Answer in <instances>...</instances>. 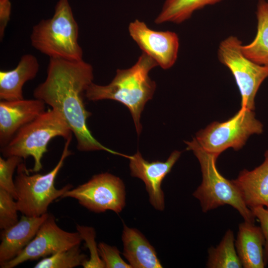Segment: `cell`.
<instances>
[{
  "mask_svg": "<svg viewBox=\"0 0 268 268\" xmlns=\"http://www.w3.org/2000/svg\"><path fill=\"white\" fill-rule=\"evenodd\" d=\"M47 74L46 79L34 90L33 96L62 115L75 137L77 149L121 155L97 140L87 127L91 113L85 108L83 95L93 83L92 66L83 60L50 58Z\"/></svg>",
  "mask_w": 268,
  "mask_h": 268,
  "instance_id": "1",
  "label": "cell"
},
{
  "mask_svg": "<svg viewBox=\"0 0 268 268\" xmlns=\"http://www.w3.org/2000/svg\"><path fill=\"white\" fill-rule=\"evenodd\" d=\"M156 66L157 63L142 52L132 67L118 69L115 76L108 85L92 83L85 96L90 101L110 99L124 105L131 112L139 135L142 130L141 114L146 102L152 98L156 89V83L150 79L149 73Z\"/></svg>",
  "mask_w": 268,
  "mask_h": 268,
  "instance_id": "2",
  "label": "cell"
},
{
  "mask_svg": "<svg viewBox=\"0 0 268 268\" xmlns=\"http://www.w3.org/2000/svg\"><path fill=\"white\" fill-rule=\"evenodd\" d=\"M185 143L186 149L193 152L201 166L202 181L193 196L199 201L202 211L205 213L228 204L238 211L244 221L255 223L256 217L236 186L217 170L216 162L219 155L204 150L195 137Z\"/></svg>",
  "mask_w": 268,
  "mask_h": 268,
  "instance_id": "3",
  "label": "cell"
},
{
  "mask_svg": "<svg viewBox=\"0 0 268 268\" xmlns=\"http://www.w3.org/2000/svg\"><path fill=\"white\" fill-rule=\"evenodd\" d=\"M79 28L68 0H59L53 16L33 27L31 43L50 58L70 61L83 60L78 43Z\"/></svg>",
  "mask_w": 268,
  "mask_h": 268,
  "instance_id": "4",
  "label": "cell"
},
{
  "mask_svg": "<svg viewBox=\"0 0 268 268\" xmlns=\"http://www.w3.org/2000/svg\"><path fill=\"white\" fill-rule=\"evenodd\" d=\"M72 134L62 115L55 110L49 109L21 127L5 146L0 147V152L5 158L16 156L26 159L32 156L34 166L31 171L37 172L42 169L41 160L50 140L57 136L66 140Z\"/></svg>",
  "mask_w": 268,
  "mask_h": 268,
  "instance_id": "5",
  "label": "cell"
},
{
  "mask_svg": "<svg viewBox=\"0 0 268 268\" xmlns=\"http://www.w3.org/2000/svg\"><path fill=\"white\" fill-rule=\"evenodd\" d=\"M71 139L72 136L66 140L59 162L49 172L30 175L23 162L18 166L14 181L17 195L15 201L18 211L23 215L38 217L47 213L49 205L72 188L70 184L60 189H57L55 186L56 178L64 161L71 154L69 150Z\"/></svg>",
  "mask_w": 268,
  "mask_h": 268,
  "instance_id": "6",
  "label": "cell"
},
{
  "mask_svg": "<svg viewBox=\"0 0 268 268\" xmlns=\"http://www.w3.org/2000/svg\"><path fill=\"white\" fill-rule=\"evenodd\" d=\"M263 131V125L256 118L254 111L241 107L227 121L212 122L199 131L195 138L204 150L219 155L229 148L240 150L250 135Z\"/></svg>",
  "mask_w": 268,
  "mask_h": 268,
  "instance_id": "7",
  "label": "cell"
},
{
  "mask_svg": "<svg viewBox=\"0 0 268 268\" xmlns=\"http://www.w3.org/2000/svg\"><path fill=\"white\" fill-rule=\"evenodd\" d=\"M242 45L237 37L229 36L219 43L217 58L233 75L241 94V107L254 111L256 94L268 77V66L257 64L246 57Z\"/></svg>",
  "mask_w": 268,
  "mask_h": 268,
  "instance_id": "8",
  "label": "cell"
},
{
  "mask_svg": "<svg viewBox=\"0 0 268 268\" xmlns=\"http://www.w3.org/2000/svg\"><path fill=\"white\" fill-rule=\"evenodd\" d=\"M126 188L123 181L109 173L94 175L88 181L67 191L61 198H72L89 210L100 213L120 212L126 205Z\"/></svg>",
  "mask_w": 268,
  "mask_h": 268,
  "instance_id": "9",
  "label": "cell"
},
{
  "mask_svg": "<svg viewBox=\"0 0 268 268\" xmlns=\"http://www.w3.org/2000/svg\"><path fill=\"white\" fill-rule=\"evenodd\" d=\"M82 241L77 231L69 232L63 230L57 224L54 217L49 214L21 253L0 265V268H12L29 260L44 258L79 245Z\"/></svg>",
  "mask_w": 268,
  "mask_h": 268,
  "instance_id": "10",
  "label": "cell"
},
{
  "mask_svg": "<svg viewBox=\"0 0 268 268\" xmlns=\"http://www.w3.org/2000/svg\"><path fill=\"white\" fill-rule=\"evenodd\" d=\"M129 32L142 52L153 59L164 69L176 63L179 48V38L174 32L155 31L138 19L131 22Z\"/></svg>",
  "mask_w": 268,
  "mask_h": 268,
  "instance_id": "11",
  "label": "cell"
},
{
  "mask_svg": "<svg viewBox=\"0 0 268 268\" xmlns=\"http://www.w3.org/2000/svg\"><path fill=\"white\" fill-rule=\"evenodd\" d=\"M181 154V151L175 150L165 161L149 162L143 158L138 151L127 157L130 160L131 175L143 181L149 201L157 210L163 211L165 208L164 194L161 188L162 181L170 172Z\"/></svg>",
  "mask_w": 268,
  "mask_h": 268,
  "instance_id": "12",
  "label": "cell"
},
{
  "mask_svg": "<svg viewBox=\"0 0 268 268\" xmlns=\"http://www.w3.org/2000/svg\"><path fill=\"white\" fill-rule=\"evenodd\" d=\"M42 100L20 99L0 102V145L5 146L16 132L45 110Z\"/></svg>",
  "mask_w": 268,
  "mask_h": 268,
  "instance_id": "13",
  "label": "cell"
},
{
  "mask_svg": "<svg viewBox=\"0 0 268 268\" xmlns=\"http://www.w3.org/2000/svg\"><path fill=\"white\" fill-rule=\"evenodd\" d=\"M46 213L38 217L23 215L13 226L2 230L0 244V265L19 255L34 238L48 217Z\"/></svg>",
  "mask_w": 268,
  "mask_h": 268,
  "instance_id": "14",
  "label": "cell"
},
{
  "mask_svg": "<svg viewBox=\"0 0 268 268\" xmlns=\"http://www.w3.org/2000/svg\"><path fill=\"white\" fill-rule=\"evenodd\" d=\"M264 162L252 170L244 169L232 181L250 209L264 206L268 209V150Z\"/></svg>",
  "mask_w": 268,
  "mask_h": 268,
  "instance_id": "15",
  "label": "cell"
},
{
  "mask_svg": "<svg viewBox=\"0 0 268 268\" xmlns=\"http://www.w3.org/2000/svg\"><path fill=\"white\" fill-rule=\"evenodd\" d=\"M39 63L31 54L22 56L17 66L9 70L0 71V99L12 101L24 99L23 87L33 79L39 70Z\"/></svg>",
  "mask_w": 268,
  "mask_h": 268,
  "instance_id": "16",
  "label": "cell"
},
{
  "mask_svg": "<svg viewBox=\"0 0 268 268\" xmlns=\"http://www.w3.org/2000/svg\"><path fill=\"white\" fill-rule=\"evenodd\" d=\"M265 239L260 227L244 221L239 225L235 248L244 268H264Z\"/></svg>",
  "mask_w": 268,
  "mask_h": 268,
  "instance_id": "17",
  "label": "cell"
},
{
  "mask_svg": "<svg viewBox=\"0 0 268 268\" xmlns=\"http://www.w3.org/2000/svg\"><path fill=\"white\" fill-rule=\"evenodd\" d=\"M123 255L132 268H161L154 248L137 229L124 225L122 235Z\"/></svg>",
  "mask_w": 268,
  "mask_h": 268,
  "instance_id": "18",
  "label": "cell"
},
{
  "mask_svg": "<svg viewBox=\"0 0 268 268\" xmlns=\"http://www.w3.org/2000/svg\"><path fill=\"white\" fill-rule=\"evenodd\" d=\"M257 32L249 44L242 45L244 55L254 63L268 66V6L265 0H259L257 5Z\"/></svg>",
  "mask_w": 268,
  "mask_h": 268,
  "instance_id": "19",
  "label": "cell"
},
{
  "mask_svg": "<svg viewBox=\"0 0 268 268\" xmlns=\"http://www.w3.org/2000/svg\"><path fill=\"white\" fill-rule=\"evenodd\" d=\"M223 0H165L154 22L180 24L191 18L193 14L208 5Z\"/></svg>",
  "mask_w": 268,
  "mask_h": 268,
  "instance_id": "20",
  "label": "cell"
},
{
  "mask_svg": "<svg viewBox=\"0 0 268 268\" xmlns=\"http://www.w3.org/2000/svg\"><path fill=\"white\" fill-rule=\"evenodd\" d=\"M206 267L208 268H243L236 250L232 230H227L218 245L208 248Z\"/></svg>",
  "mask_w": 268,
  "mask_h": 268,
  "instance_id": "21",
  "label": "cell"
},
{
  "mask_svg": "<svg viewBox=\"0 0 268 268\" xmlns=\"http://www.w3.org/2000/svg\"><path fill=\"white\" fill-rule=\"evenodd\" d=\"M80 244L43 258L34 267L35 268H73L82 266L88 259L81 253Z\"/></svg>",
  "mask_w": 268,
  "mask_h": 268,
  "instance_id": "22",
  "label": "cell"
},
{
  "mask_svg": "<svg viewBox=\"0 0 268 268\" xmlns=\"http://www.w3.org/2000/svg\"><path fill=\"white\" fill-rule=\"evenodd\" d=\"M76 228L90 253L89 259L82 266L84 268H105V264L99 256L98 248L95 241L96 233L94 229L92 227L79 224L76 225Z\"/></svg>",
  "mask_w": 268,
  "mask_h": 268,
  "instance_id": "23",
  "label": "cell"
},
{
  "mask_svg": "<svg viewBox=\"0 0 268 268\" xmlns=\"http://www.w3.org/2000/svg\"><path fill=\"white\" fill-rule=\"evenodd\" d=\"M23 161V158L16 156L0 157V188L10 194L15 200L17 199L13 175L16 168Z\"/></svg>",
  "mask_w": 268,
  "mask_h": 268,
  "instance_id": "24",
  "label": "cell"
},
{
  "mask_svg": "<svg viewBox=\"0 0 268 268\" xmlns=\"http://www.w3.org/2000/svg\"><path fill=\"white\" fill-rule=\"evenodd\" d=\"M13 196L0 188V228L7 229L18 221V208Z\"/></svg>",
  "mask_w": 268,
  "mask_h": 268,
  "instance_id": "25",
  "label": "cell"
},
{
  "mask_svg": "<svg viewBox=\"0 0 268 268\" xmlns=\"http://www.w3.org/2000/svg\"><path fill=\"white\" fill-rule=\"evenodd\" d=\"M98 248L99 256L106 268H132L121 258L120 252L116 247L100 242Z\"/></svg>",
  "mask_w": 268,
  "mask_h": 268,
  "instance_id": "26",
  "label": "cell"
},
{
  "mask_svg": "<svg viewBox=\"0 0 268 268\" xmlns=\"http://www.w3.org/2000/svg\"><path fill=\"white\" fill-rule=\"evenodd\" d=\"M260 223V227L265 239L264 246V262L268 264V209L264 206H258L251 209Z\"/></svg>",
  "mask_w": 268,
  "mask_h": 268,
  "instance_id": "27",
  "label": "cell"
},
{
  "mask_svg": "<svg viewBox=\"0 0 268 268\" xmlns=\"http://www.w3.org/2000/svg\"><path fill=\"white\" fill-rule=\"evenodd\" d=\"M11 4L9 0L0 1V39H2L5 28L10 20Z\"/></svg>",
  "mask_w": 268,
  "mask_h": 268,
  "instance_id": "28",
  "label": "cell"
},
{
  "mask_svg": "<svg viewBox=\"0 0 268 268\" xmlns=\"http://www.w3.org/2000/svg\"><path fill=\"white\" fill-rule=\"evenodd\" d=\"M267 2V4H268V0Z\"/></svg>",
  "mask_w": 268,
  "mask_h": 268,
  "instance_id": "29",
  "label": "cell"
},
{
  "mask_svg": "<svg viewBox=\"0 0 268 268\" xmlns=\"http://www.w3.org/2000/svg\"><path fill=\"white\" fill-rule=\"evenodd\" d=\"M2 0H0V1H2Z\"/></svg>",
  "mask_w": 268,
  "mask_h": 268,
  "instance_id": "30",
  "label": "cell"
}]
</instances>
